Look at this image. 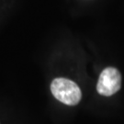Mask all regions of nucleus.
<instances>
[{
	"label": "nucleus",
	"instance_id": "2",
	"mask_svg": "<svg viewBox=\"0 0 124 124\" xmlns=\"http://www.w3.org/2000/svg\"><path fill=\"white\" fill-rule=\"evenodd\" d=\"M121 85V75L119 70L113 67H108L100 74L97 90L102 96L109 97L117 93Z\"/></svg>",
	"mask_w": 124,
	"mask_h": 124
},
{
	"label": "nucleus",
	"instance_id": "1",
	"mask_svg": "<svg viewBox=\"0 0 124 124\" xmlns=\"http://www.w3.org/2000/svg\"><path fill=\"white\" fill-rule=\"evenodd\" d=\"M51 91L54 98L69 106L77 105L81 100L82 93L74 81L67 78H56L51 85Z\"/></svg>",
	"mask_w": 124,
	"mask_h": 124
}]
</instances>
